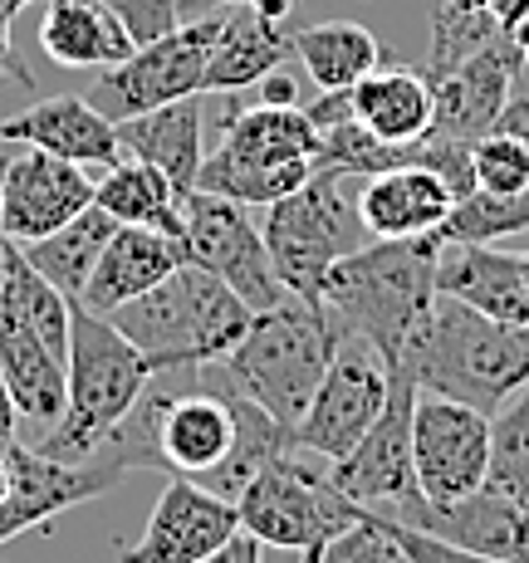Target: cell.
Segmentation results:
<instances>
[{
  "label": "cell",
  "instance_id": "9a60e30c",
  "mask_svg": "<svg viewBox=\"0 0 529 563\" xmlns=\"http://www.w3.org/2000/svg\"><path fill=\"white\" fill-rule=\"evenodd\" d=\"M241 534V510L235 500H221L207 485L172 475L167 490L157 495L143 534L118 549L123 563H207L225 539Z\"/></svg>",
  "mask_w": 529,
  "mask_h": 563
},
{
  "label": "cell",
  "instance_id": "ba28073f",
  "mask_svg": "<svg viewBox=\"0 0 529 563\" xmlns=\"http://www.w3.org/2000/svg\"><path fill=\"white\" fill-rule=\"evenodd\" d=\"M241 510V529L255 534L269 549H323L329 539H339L343 529H353L363 519V505L343 500L333 490L329 471H315L309 461H295V451L275 456L245 485V495L235 500Z\"/></svg>",
  "mask_w": 529,
  "mask_h": 563
},
{
  "label": "cell",
  "instance_id": "c3c4849f",
  "mask_svg": "<svg viewBox=\"0 0 529 563\" xmlns=\"http://www.w3.org/2000/svg\"><path fill=\"white\" fill-rule=\"evenodd\" d=\"M299 563H319V549H305V554H299Z\"/></svg>",
  "mask_w": 529,
  "mask_h": 563
},
{
  "label": "cell",
  "instance_id": "f907efd6",
  "mask_svg": "<svg viewBox=\"0 0 529 563\" xmlns=\"http://www.w3.org/2000/svg\"><path fill=\"white\" fill-rule=\"evenodd\" d=\"M0 15H5V0H0Z\"/></svg>",
  "mask_w": 529,
  "mask_h": 563
},
{
  "label": "cell",
  "instance_id": "1f68e13d",
  "mask_svg": "<svg viewBox=\"0 0 529 563\" xmlns=\"http://www.w3.org/2000/svg\"><path fill=\"white\" fill-rule=\"evenodd\" d=\"M529 187V143L515 133H485L476 143V191H525Z\"/></svg>",
  "mask_w": 529,
  "mask_h": 563
},
{
  "label": "cell",
  "instance_id": "6da1fadb",
  "mask_svg": "<svg viewBox=\"0 0 529 563\" xmlns=\"http://www.w3.org/2000/svg\"><path fill=\"white\" fill-rule=\"evenodd\" d=\"M437 231L417 241H368L329 269L319 305L329 309L343 339L368 343L387 367H397L403 343L437 305Z\"/></svg>",
  "mask_w": 529,
  "mask_h": 563
},
{
  "label": "cell",
  "instance_id": "cb8c5ba5",
  "mask_svg": "<svg viewBox=\"0 0 529 563\" xmlns=\"http://www.w3.org/2000/svg\"><path fill=\"white\" fill-rule=\"evenodd\" d=\"M118 143H123V157H137V162H147V167H157L181 197L197 191V172H201V162H207L197 99H177L167 108H153V113L123 118V123H118Z\"/></svg>",
  "mask_w": 529,
  "mask_h": 563
},
{
  "label": "cell",
  "instance_id": "60d3db41",
  "mask_svg": "<svg viewBox=\"0 0 529 563\" xmlns=\"http://www.w3.org/2000/svg\"><path fill=\"white\" fill-rule=\"evenodd\" d=\"M15 421H20V417H15V402H10L5 383H0V456H5V451L20 441V437H15Z\"/></svg>",
  "mask_w": 529,
  "mask_h": 563
},
{
  "label": "cell",
  "instance_id": "f35d334b",
  "mask_svg": "<svg viewBox=\"0 0 529 563\" xmlns=\"http://www.w3.org/2000/svg\"><path fill=\"white\" fill-rule=\"evenodd\" d=\"M500 133H515V137H525L529 143V99H510L505 103V113H500Z\"/></svg>",
  "mask_w": 529,
  "mask_h": 563
},
{
  "label": "cell",
  "instance_id": "2e32d148",
  "mask_svg": "<svg viewBox=\"0 0 529 563\" xmlns=\"http://www.w3.org/2000/svg\"><path fill=\"white\" fill-rule=\"evenodd\" d=\"M383 515L403 519V525L422 529L431 539H447L451 549H466L476 559H491V563H529V510L510 500V495L481 490L461 495V500H412L403 505H387Z\"/></svg>",
  "mask_w": 529,
  "mask_h": 563
},
{
  "label": "cell",
  "instance_id": "277c9868",
  "mask_svg": "<svg viewBox=\"0 0 529 563\" xmlns=\"http://www.w3.org/2000/svg\"><path fill=\"white\" fill-rule=\"evenodd\" d=\"M251 319L255 313L201 265H177L162 285L108 313V323L143 353L153 373L225 358L245 339Z\"/></svg>",
  "mask_w": 529,
  "mask_h": 563
},
{
  "label": "cell",
  "instance_id": "30bf717a",
  "mask_svg": "<svg viewBox=\"0 0 529 563\" xmlns=\"http://www.w3.org/2000/svg\"><path fill=\"white\" fill-rule=\"evenodd\" d=\"M181 251H187V265L216 275L251 313H265L289 299V289L269 265L261 225L251 221V206L211 197V191H187L181 197Z\"/></svg>",
  "mask_w": 529,
  "mask_h": 563
},
{
  "label": "cell",
  "instance_id": "e575fe53",
  "mask_svg": "<svg viewBox=\"0 0 529 563\" xmlns=\"http://www.w3.org/2000/svg\"><path fill=\"white\" fill-rule=\"evenodd\" d=\"M305 118L319 128V137L329 133V128H339V123H353V103H349V89H339V93H319L315 103L305 108Z\"/></svg>",
  "mask_w": 529,
  "mask_h": 563
},
{
  "label": "cell",
  "instance_id": "e0dca14e",
  "mask_svg": "<svg viewBox=\"0 0 529 563\" xmlns=\"http://www.w3.org/2000/svg\"><path fill=\"white\" fill-rule=\"evenodd\" d=\"M0 461H5V471H10V490H5V500H0V544L25 534V529H45L49 519H59L64 510H74V505H84V500H99V495H108L123 481L118 465L49 461L45 451L25 446V441H15Z\"/></svg>",
  "mask_w": 529,
  "mask_h": 563
},
{
  "label": "cell",
  "instance_id": "816d5d0a",
  "mask_svg": "<svg viewBox=\"0 0 529 563\" xmlns=\"http://www.w3.org/2000/svg\"><path fill=\"white\" fill-rule=\"evenodd\" d=\"M525 339H529V329H525Z\"/></svg>",
  "mask_w": 529,
  "mask_h": 563
},
{
  "label": "cell",
  "instance_id": "f1b7e54d",
  "mask_svg": "<svg viewBox=\"0 0 529 563\" xmlns=\"http://www.w3.org/2000/svg\"><path fill=\"white\" fill-rule=\"evenodd\" d=\"M295 59L309 69L319 93H339L383 69V45L373 30L353 25V20H323V25L295 30Z\"/></svg>",
  "mask_w": 529,
  "mask_h": 563
},
{
  "label": "cell",
  "instance_id": "7bdbcfd3",
  "mask_svg": "<svg viewBox=\"0 0 529 563\" xmlns=\"http://www.w3.org/2000/svg\"><path fill=\"white\" fill-rule=\"evenodd\" d=\"M231 5H245V0H177V10L181 15H211V10H231Z\"/></svg>",
  "mask_w": 529,
  "mask_h": 563
},
{
  "label": "cell",
  "instance_id": "d6986e66",
  "mask_svg": "<svg viewBox=\"0 0 529 563\" xmlns=\"http://www.w3.org/2000/svg\"><path fill=\"white\" fill-rule=\"evenodd\" d=\"M0 133H5L15 147H40V153L74 162V167H84V172H108L123 162L118 123L103 118L89 99H74V93L35 99L25 113L5 118Z\"/></svg>",
  "mask_w": 529,
  "mask_h": 563
},
{
  "label": "cell",
  "instance_id": "681fc988",
  "mask_svg": "<svg viewBox=\"0 0 529 563\" xmlns=\"http://www.w3.org/2000/svg\"><path fill=\"white\" fill-rule=\"evenodd\" d=\"M525 260V289H529V255H520Z\"/></svg>",
  "mask_w": 529,
  "mask_h": 563
},
{
  "label": "cell",
  "instance_id": "603a6c76",
  "mask_svg": "<svg viewBox=\"0 0 529 563\" xmlns=\"http://www.w3.org/2000/svg\"><path fill=\"white\" fill-rule=\"evenodd\" d=\"M289 59H295V35L279 20H265L255 5H231L207 59L201 93H245L269 69H285Z\"/></svg>",
  "mask_w": 529,
  "mask_h": 563
},
{
  "label": "cell",
  "instance_id": "d590c367",
  "mask_svg": "<svg viewBox=\"0 0 529 563\" xmlns=\"http://www.w3.org/2000/svg\"><path fill=\"white\" fill-rule=\"evenodd\" d=\"M255 103H265V108H299V84H295V74L269 69L265 79L255 84Z\"/></svg>",
  "mask_w": 529,
  "mask_h": 563
},
{
  "label": "cell",
  "instance_id": "83f0119b",
  "mask_svg": "<svg viewBox=\"0 0 529 563\" xmlns=\"http://www.w3.org/2000/svg\"><path fill=\"white\" fill-rule=\"evenodd\" d=\"M113 231H118L113 216L99 211V206H89V211H79L69 225H59V231L45 235V241L20 245V251H25V260L35 265V275H45L69 305H79L84 285H89L93 265H99V255H103V245Z\"/></svg>",
  "mask_w": 529,
  "mask_h": 563
},
{
  "label": "cell",
  "instance_id": "d4e9b609",
  "mask_svg": "<svg viewBox=\"0 0 529 563\" xmlns=\"http://www.w3.org/2000/svg\"><path fill=\"white\" fill-rule=\"evenodd\" d=\"M40 49L64 69H113L137 45L118 15L99 0H45V20H40Z\"/></svg>",
  "mask_w": 529,
  "mask_h": 563
},
{
  "label": "cell",
  "instance_id": "9c48e42d",
  "mask_svg": "<svg viewBox=\"0 0 529 563\" xmlns=\"http://www.w3.org/2000/svg\"><path fill=\"white\" fill-rule=\"evenodd\" d=\"M221 25H225V10H211V15L187 20V25H177L172 35L153 40V45H137L123 64L99 69L89 103L103 118L123 123V118L153 113V108H167L177 99H197Z\"/></svg>",
  "mask_w": 529,
  "mask_h": 563
},
{
  "label": "cell",
  "instance_id": "4316f807",
  "mask_svg": "<svg viewBox=\"0 0 529 563\" xmlns=\"http://www.w3.org/2000/svg\"><path fill=\"white\" fill-rule=\"evenodd\" d=\"M93 206L113 216L118 225H143V231L181 241V191L137 157H123L93 181Z\"/></svg>",
  "mask_w": 529,
  "mask_h": 563
},
{
  "label": "cell",
  "instance_id": "4fadbf2b",
  "mask_svg": "<svg viewBox=\"0 0 529 563\" xmlns=\"http://www.w3.org/2000/svg\"><path fill=\"white\" fill-rule=\"evenodd\" d=\"M412 411H417V383L393 367V387L377 421L363 431V441L343 461L329 465V481L343 500L363 505V510H383V505H403L417 495L412 471Z\"/></svg>",
  "mask_w": 529,
  "mask_h": 563
},
{
  "label": "cell",
  "instance_id": "f6af8a7d",
  "mask_svg": "<svg viewBox=\"0 0 529 563\" xmlns=\"http://www.w3.org/2000/svg\"><path fill=\"white\" fill-rule=\"evenodd\" d=\"M510 35H515V45H520V54H525V64H529V20H520V25H515V30H510Z\"/></svg>",
  "mask_w": 529,
  "mask_h": 563
},
{
  "label": "cell",
  "instance_id": "ac0fdd59",
  "mask_svg": "<svg viewBox=\"0 0 529 563\" xmlns=\"http://www.w3.org/2000/svg\"><path fill=\"white\" fill-rule=\"evenodd\" d=\"M89 206H93L89 172L40 153V147H25V153H15L5 181H0V235H10L15 245L45 241V235L69 225Z\"/></svg>",
  "mask_w": 529,
  "mask_h": 563
},
{
  "label": "cell",
  "instance_id": "bcb514c9",
  "mask_svg": "<svg viewBox=\"0 0 529 563\" xmlns=\"http://www.w3.org/2000/svg\"><path fill=\"white\" fill-rule=\"evenodd\" d=\"M25 5H35V0H5V20H15Z\"/></svg>",
  "mask_w": 529,
  "mask_h": 563
},
{
  "label": "cell",
  "instance_id": "3957f363",
  "mask_svg": "<svg viewBox=\"0 0 529 563\" xmlns=\"http://www.w3.org/2000/svg\"><path fill=\"white\" fill-rule=\"evenodd\" d=\"M339 343L343 333L329 319V309L289 295L285 305L255 313L245 339L225 358L207 363V373L216 383L235 387L241 397H251V402H261L269 417L295 431L329 363L339 358Z\"/></svg>",
  "mask_w": 529,
  "mask_h": 563
},
{
  "label": "cell",
  "instance_id": "ffe728a7",
  "mask_svg": "<svg viewBox=\"0 0 529 563\" xmlns=\"http://www.w3.org/2000/svg\"><path fill=\"white\" fill-rule=\"evenodd\" d=\"M451 206H456V197L427 167H393L363 177L353 211H359L368 241H417V235L441 231Z\"/></svg>",
  "mask_w": 529,
  "mask_h": 563
},
{
  "label": "cell",
  "instance_id": "ab89813d",
  "mask_svg": "<svg viewBox=\"0 0 529 563\" xmlns=\"http://www.w3.org/2000/svg\"><path fill=\"white\" fill-rule=\"evenodd\" d=\"M491 15L500 30H515L520 20H529V0H491Z\"/></svg>",
  "mask_w": 529,
  "mask_h": 563
},
{
  "label": "cell",
  "instance_id": "8d00e7d4",
  "mask_svg": "<svg viewBox=\"0 0 529 563\" xmlns=\"http://www.w3.org/2000/svg\"><path fill=\"white\" fill-rule=\"evenodd\" d=\"M261 539H255V534H245V529H241V534H235V539H225V544L221 549H216V554L207 559V563H265L261 559Z\"/></svg>",
  "mask_w": 529,
  "mask_h": 563
},
{
  "label": "cell",
  "instance_id": "7402d4cb",
  "mask_svg": "<svg viewBox=\"0 0 529 563\" xmlns=\"http://www.w3.org/2000/svg\"><path fill=\"white\" fill-rule=\"evenodd\" d=\"M177 265H187L181 241H172V235H162V231H143V225H118V231L108 235L89 285H84L79 309L108 319L118 305H128V299L162 285Z\"/></svg>",
  "mask_w": 529,
  "mask_h": 563
},
{
  "label": "cell",
  "instance_id": "74e56055",
  "mask_svg": "<svg viewBox=\"0 0 529 563\" xmlns=\"http://www.w3.org/2000/svg\"><path fill=\"white\" fill-rule=\"evenodd\" d=\"M15 79L20 89H35V74L25 69V64H20V54H15V45H10V20L0 15V79Z\"/></svg>",
  "mask_w": 529,
  "mask_h": 563
},
{
  "label": "cell",
  "instance_id": "5b68a950",
  "mask_svg": "<svg viewBox=\"0 0 529 563\" xmlns=\"http://www.w3.org/2000/svg\"><path fill=\"white\" fill-rule=\"evenodd\" d=\"M153 367L147 358L113 329L99 313L74 305L69 313V363H64V417L45 431L35 451H45L49 461H69L84 465L99 456V446L113 437V427L133 411V402L143 397Z\"/></svg>",
  "mask_w": 529,
  "mask_h": 563
},
{
  "label": "cell",
  "instance_id": "52a82bcc",
  "mask_svg": "<svg viewBox=\"0 0 529 563\" xmlns=\"http://www.w3.org/2000/svg\"><path fill=\"white\" fill-rule=\"evenodd\" d=\"M343 181L349 177H323V172H315L299 191L269 201L265 221H261L265 251H269L279 285L295 299H309V305H319V289L329 279V269L343 255L368 245V231H363Z\"/></svg>",
  "mask_w": 529,
  "mask_h": 563
},
{
  "label": "cell",
  "instance_id": "484cf974",
  "mask_svg": "<svg viewBox=\"0 0 529 563\" xmlns=\"http://www.w3.org/2000/svg\"><path fill=\"white\" fill-rule=\"evenodd\" d=\"M353 123L383 143H422L431 133V84L422 69H373L349 89Z\"/></svg>",
  "mask_w": 529,
  "mask_h": 563
},
{
  "label": "cell",
  "instance_id": "836d02e7",
  "mask_svg": "<svg viewBox=\"0 0 529 563\" xmlns=\"http://www.w3.org/2000/svg\"><path fill=\"white\" fill-rule=\"evenodd\" d=\"M99 5L113 10L133 45H153V40L172 35V30L181 25L177 0H99Z\"/></svg>",
  "mask_w": 529,
  "mask_h": 563
},
{
  "label": "cell",
  "instance_id": "7a4b0ae2",
  "mask_svg": "<svg viewBox=\"0 0 529 563\" xmlns=\"http://www.w3.org/2000/svg\"><path fill=\"white\" fill-rule=\"evenodd\" d=\"M397 373L412 377L417 393L451 397L491 417L529 383V339L525 329L495 323L461 299L437 295V305L397 353Z\"/></svg>",
  "mask_w": 529,
  "mask_h": 563
},
{
  "label": "cell",
  "instance_id": "b9f144b4",
  "mask_svg": "<svg viewBox=\"0 0 529 563\" xmlns=\"http://www.w3.org/2000/svg\"><path fill=\"white\" fill-rule=\"evenodd\" d=\"M491 0H437V15H485Z\"/></svg>",
  "mask_w": 529,
  "mask_h": 563
},
{
  "label": "cell",
  "instance_id": "7dc6e473",
  "mask_svg": "<svg viewBox=\"0 0 529 563\" xmlns=\"http://www.w3.org/2000/svg\"><path fill=\"white\" fill-rule=\"evenodd\" d=\"M5 490H10V471H5V461H0V500H5Z\"/></svg>",
  "mask_w": 529,
  "mask_h": 563
},
{
  "label": "cell",
  "instance_id": "ee69618b",
  "mask_svg": "<svg viewBox=\"0 0 529 563\" xmlns=\"http://www.w3.org/2000/svg\"><path fill=\"white\" fill-rule=\"evenodd\" d=\"M10 162H15V143H10V137H5V133H0V181H5Z\"/></svg>",
  "mask_w": 529,
  "mask_h": 563
},
{
  "label": "cell",
  "instance_id": "8992f818",
  "mask_svg": "<svg viewBox=\"0 0 529 563\" xmlns=\"http://www.w3.org/2000/svg\"><path fill=\"white\" fill-rule=\"evenodd\" d=\"M221 147L201 162L197 191L241 206H269L319 172L315 162L323 137L305 118V108L241 103V93H221Z\"/></svg>",
  "mask_w": 529,
  "mask_h": 563
},
{
  "label": "cell",
  "instance_id": "4dcf8cb0",
  "mask_svg": "<svg viewBox=\"0 0 529 563\" xmlns=\"http://www.w3.org/2000/svg\"><path fill=\"white\" fill-rule=\"evenodd\" d=\"M529 231V187L525 191H471L441 221V245H495L505 235Z\"/></svg>",
  "mask_w": 529,
  "mask_h": 563
},
{
  "label": "cell",
  "instance_id": "8fae6325",
  "mask_svg": "<svg viewBox=\"0 0 529 563\" xmlns=\"http://www.w3.org/2000/svg\"><path fill=\"white\" fill-rule=\"evenodd\" d=\"M387 387H393V367H387L368 343L343 339L339 358L329 363L319 393L309 397L305 417L295 427V451L319 461H343L353 446L363 441V431L377 421V411L387 402Z\"/></svg>",
  "mask_w": 529,
  "mask_h": 563
},
{
  "label": "cell",
  "instance_id": "7c38bea8",
  "mask_svg": "<svg viewBox=\"0 0 529 563\" xmlns=\"http://www.w3.org/2000/svg\"><path fill=\"white\" fill-rule=\"evenodd\" d=\"M491 465V417L451 397L417 393L412 411V471L422 500H461L481 490Z\"/></svg>",
  "mask_w": 529,
  "mask_h": 563
},
{
  "label": "cell",
  "instance_id": "d6a6232c",
  "mask_svg": "<svg viewBox=\"0 0 529 563\" xmlns=\"http://www.w3.org/2000/svg\"><path fill=\"white\" fill-rule=\"evenodd\" d=\"M319 563H407V554H403V544L363 510L359 525L343 529L339 539H329V544L319 549Z\"/></svg>",
  "mask_w": 529,
  "mask_h": 563
},
{
  "label": "cell",
  "instance_id": "5bb4252c",
  "mask_svg": "<svg viewBox=\"0 0 529 563\" xmlns=\"http://www.w3.org/2000/svg\"><path fill=\"white\" fill-rule=\"evenodd\" d=\"M529 69L520 45L510 30L476 49L466 64H456L451 74L431 84V133L427 137H451V143H481L485 133H495L505 103L515 99V79Z\"/></svg>",
  "mask_w": 529,
  "mask_h": 563
},
{
  "label": "cell",
  "instance_id": "f546056e",
  "mask_svg": "<svg viewBox=\"0 0 529 563\" xmlns=\"http://www.w3.org/2000/svg\"><path fill=\"white\" fill-rule=\"evenodd\" d=\"M485 485L510 495L520 510H529V383L491 411V465H485Z\"/></svg>",
  "mask_w": 529,
  "mask_h": 563
},
{
  "label": "cell",
  "instance_id": "44dd1931",
  "mask_svg": "<svg viewBox=\"0 0 529 563\" xmlns=\"http://www.w3.org/2000/svg\"><path fill=\"white\" fill-rule=\"evenodd\" d=\"M437 295H451L461 305L510 329H529V289L525 260L495 245H441L437 260Z\"/></svg>",
  "mask_w": 529,
  "mask_h": 563
}]
</instances>
